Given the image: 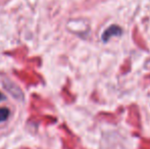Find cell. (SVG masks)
I'll return each instance as SVG.
<instances>
[{
	"mask_svg": "<svg viewBox=\"0 0 150 149\" xmlns=\"http://www.w3.org/2000/svg\"><path fill=\"white\" fill-rule=\"evenodd\" d=\"M122 28H120V27L117 26V25H112V26L108 27V28H107L106 30L103 32L101 39H102L103 42H107L108 40H110L112 37L120 36V35H122Z\"/></svg>",
	"mask_w": 150,
	"mask_h": 149,
	"instance_id": "obj_1",
	"label": "cell"
},
{
	"mask_svg": "<svg viewBox=\"0 0 150 149\" xmlns=\"http://www.w3.org/2000/svg\"><path fill=\"white\" fill-rule=\"evenodd\" d=\"M10 115V110L7 107H0V123H3L8 119Z\"/></svg>",
	"mask_w": 150,
	"mask_h": 149,
	"instance_id": "obj_2",
	"label": "cell"
},
{
	"mask_svg": "<svg viewBox=\"0 0 150 149\" xmlns=\"http://www.w3.org/2000/svg\"><path fill=\"white\" fill-rule=\"evenodd\" d=\"M4 100H6V96L4 95V94L2 93L1 91H0V102L4 101Z\"/></svg>",
	"mask_w": 150,
	"mask_h": 149,
	"instance_id": "obj_3",
	"label": "cell"
}]
</instances>
